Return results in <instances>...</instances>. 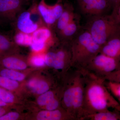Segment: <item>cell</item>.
Wrapping results in <instances>:
<instances>
[{
    "mask_svg": "<svg viewBox=\"0 0 120 120\" xmlns=\"http://www.w3.org/2000/svg\"><path fill=\"white\" fill-rule=\"evenodd\" d=\"M83 69L85 77L83 120L88 114L110 109L120 112V104L107 89L103 78Z\"/></svg>",
    "mask_w": 120,
    "mask_h": 120,
    "instance_id": "6da1fadb",
    "label": "cell"
},
{
    "mask_svg": "<svg viewBox=\"0 0 120 120\" xmlns=\"http://www.w3.org/2000/svg\"><path fill=\"white\" fill-rule=\"evenodd\" d=\"M69 86L63 94V102L68 113L75 120H82L84 116V94L85 77L83 69L74 68Z\"/></svg>",
    "mask_w": 120,
    "mask_h": 120,
    "instance_id": "7a4b0ae2",
    "label": "cell"
},
{
    "mask_svg": "<svg viewBox=\"0 0 120 120\" xmlns=\"http://www.w3.org/2000/svg\"><path fill=\"white\" fill-rule=\"evenodd\" d=\"M71 67L84 68L100 53L101 46L95 41L88 31L80 30L70 42Z\"/></svg>",
    "mask_w": 120,
    "mask_h": 120,
    "instance_id": "3957f363",
    "label": "cell"
},
{
    "mask_svg": "<svg viewBox=\"0 0 120 120\" xmlns=\"http://www.w3.org/2000/svg\"><path fill=\"white\" fill-rule=\"evenodd\" d=\"M101 47L120 33V23L112 13L90 17L84 27Z\"/></svg>",
    "mask_w": 120,
    "mask_h": 120,
    "instance_id": "277c9868",
    "label": "cell"
},
{
    "mask_svg": "<svg viewBox=\"0 0 120 120\" xmlns=\"http://www.w3.org/2000/svg\"><path fill=\"white\" fill-rule=\"evenodd\" d=\"M120 68V59L99 53L95 56L85 68L90 72L102 77Z\"/></svg>",
    "mask_w": 120,
    "mask_h": 120,
    "instance_id": "5b68a950",
    "label": "cell"
},
{
    "mask_svg": "<svg viewBox=\"0 0 120 120\" xmlns=\"http://www.w3.org/2000/svg\"><path fill=\"white\" fill-rule=\"evenodd\" d=\"M81 12L90 17L107 14L112 10L108 0H77Z\"/></svg>",
    "mask_w": 120,
    "mask_h": 120,
    "instance_id": "8992f818",
    "label": "cell"
},
{
    "mask_svg": "<svg viewBox=\"0 0 120 120\" xmlns=\"http://www.w3.org/2000/svg\"><path fill=\"white\" fill-rule=\"evenodd\" d=\"M45 62L47 66L56 70L64 69L67 64L71 67V45L67 49H61L55 52H48L45 55Z\"/></svg>",
    "mask_w": 120,
    "mask_h": 120,
    "instance_id": "52a82bcc",
    "label": "cell"
},
{
    "mask_svg": "<svg viewBox=\"0 0 120 120\" xmlns=\"http://www.w3.org/2000/svg\"><path fill=\"white\" fill-rule=\"evenodd\" d=\"M64 5L61 2L52 5H45L39 3L38 8L46 26L53 30L54 26L62 14Z\"/></svg>",
    "mask_w": 120,
    "mask_h": 120,
    "instance_id": "ba28073f",
    "label": "cell"
},
{
    "mask_svg": "<svg viewBox=\"0 0 120 120\" xmlns=\"http://www.w3.org/2000/svg\"><path fill=\"white\" fill-rule=\"evenodd\" d=\"M26 0H0V19L15 21Z\"/></svg>",
    "mask_w": 120,
    "mask_h": 120,
    "instance_id": "9c48e42d",
    "label": "cell"
},
{
    "mask_svg": "<svg viewBox=\"0 0 120 120\" xmlns=\"http://www.w3.org/2000/svg\"><path fill=\"white\" fill-rule=\"evenodd\" d=\"M15 22L16 31L26 34H32L39 28L32 21L28 9L21 11L17 15Z\"/></svg>",
    "mask_w": 120,
    "mask_h": 120,
    "instance_id": "30bf717a",
    "label": "cell"
},
{
    "mask_svg": "<svg viewBox=\"0 0 120 120\" xmlns=\"http://www.w3.org/2000/svg\"><path fill=\"white\" fill-rule=\"evenodd\" d=\"M79 19L77 16L63 30L57 34V37L61 42L70 43L82 30Z\"/></svg>",
    "mask_w": 120,
    "mask_h": 120,
    "instance_id": "8fae6325",
    "label": "cell"
},
{
    "mask_svg": "<svg viewBox=\"0 0 120 120\" xmlns=\"http://www.w3.org/2000/svg\"><path fill=\"white\" fill-rule=\"evenodd\" d=\"M100 53L120 59V33L110 38L101 46Z\"/></svg>",
    "mask_w": 120,
    "mask_h": 120,
    "instance_id": "7c38bea8",
    "label": "cell"
},
{
    "mask_svg": "<svg viewBox=\"0 0 120 120\" xmlns=\"http://www.w3.org/2000/svg\"><path fill=\"white\" fill-rule=\"evenodd\" d=\"M77 16L71 5L68 4H65L62 14L54 26V31L56 34H58L71 22Z\"/></svg>",
    "mask_w": 120,
    "mask_h": 120,
    "instance_id": "4fadbf2b",
    "label": "cell"
},
{
    "mask_svg": "<svg viewBox=\"0 0 120 120\" xmlns=\"http://www.w3.org/2000/svg\"><path fill=\"white\" fill-rule=\"evenodd\" d=\"M53 30L47 27L44 26L39 27L31 34L33 42H41L46 44L51 42L54 39L57 38L55 37Z\"/></svg>",
    "mask_w": 120,
    "mask_h": 120,
    "instance_id": "5bb4252c",
    "label": "cell"
},
{
    "mask_svg": "<svg viewBox=\"0 0 120 120\" xmlns=\"http://www.w3.org/2000/svg\"><path fill=\"white\" fill-rule=\"evenodd\" d=\"M0 63L5 68L9 69L24 70L27 67L23 60L11 53L0 56Z\"/></svg>",
    "mask_w": 120,
    "mask_h": 120,
    "instance_id": "9a60e30c",
    "label": "cell"
},
{
    "mask_svg": "<svg viewBox=\"0 0 120 120\" xmlns=\"http://www.w3.org/2000/svg\"><path fill=\"white\" fill-rule=\"evenodd\" d=\"M83 120H120V112L114 110H109L88 114L84 118Z\"/></svg>",
    "mask_w": 120,
    "mask_h": 120,
    "instance_id": "2e32d148",
    "label": "cell"
},
{
    "mask_svg": "<svg viewBox=\"0 0 120 120\" xmlns=\"http://www.w3.org/2000/svg\"><path fill=\"white\" fill-rule=\"evenodd\" d=\"M11 37L0 33V56L11 53L16 43Z\"/></svg>",
    "mask_w": 120,
    "mask_h": 120,
    "instance_id": "e0dca14e",
    "label": "cell"
},
{
    "mask_svg": "<svg viewBox=\"0 0 120 120\" xmlns=\"http://www.w3.org/2000/svg\"><path fill=\"white\" fill-rule=\"evenodd\" d=\"M63 116L60 110L42 111L37 115V119L39 120H61Z\"/></svg>",
    "mask_w": 120,
    "mask_h": 120,
    "instance_id": "ac0fdd59",
    "label": "cell"
},
{
    "mask_svg": "<svg viewBox=\"0 0 120 120\" xmlns=\"http://www.w3.org/2000/svg\"><path fill=\"white\" fill-rule=\"evenodd\" d=\"M28 9L30 12V16L32 21L38 25L39 27L47 26L39 11L38 4L36 2L33 3Z\"/></svg>",
    "mask_w": 120,
    "mask_h": 120,
    "instance_id": "d6986e66",
    "label": "cell"
},
{
    "mask_svg": "<svg viewBox=\"0 0 120 120\" xmlns=\"http://www.w3.org/2000/svg\"><path fill=\"white\" fill-rule=\"evenodd\" d=\"M28 86L35 93L42 94L47 92L49 89V86L46 82L36 79H31L28 83Z\"/></svg>",
    "mask_w": 120,
    "mask_h": 120,
    "instance_id": "ffe728a7",
    "label": "cell"
},
{
    "mask_svg": "<svg viewBox=\"0 0 120 120\" xmlns=\"http://www.w3.org/2000/svg\"><path fill=\"white\" fill-rule=\"evenodd\" d=\"M13 39L16 45H21L30 46L33 42L31 34H26L17 31H16Z\"/></svg>",
    "mask_w": 120,
    "mask_h": 120,
    "instance_id": "44dd1931",
    "label": "cell"
},
{
    "mask_svg": "<svg viewBox=\"0 0 120 120\" xmlns=\"http://www.w3.org/2000/svg\"><path fill=\"white\" fill-rule=\"evenodd\" d=\"M0 75L16 81H22L25 78L24 75L22 73L8 68L1 70Z\"/></svg>",
    "mask_w": 120,
    "mask_h": 120,
    "instance_id": "7402d4cb",
    "label": "cell"
},
{
    "mask_svg": "<svg viewBox=\"0 0 120 120\" xmlns=\"http://www.w3.org/2000/svg\"><path fill=\"white\" fill-rule=\"evenodd\" d=\"M105 85L120 106V83L105 80Z\"/></svg>",
    "mask_w": 120,
    "mask_h": 120,
    "instance_id": "603a6c76",
    "label": "cell"
},
{
    "mask_svg": "<svg viewBox=\"0 0 120 120\" xmlns=\"http://www.w3.org/2000/svg\"><path fill=\"white\" fill-rule=\"evenodd\" d=\"M19 83L16 81L0 75V87L9 90H13L17 88Z\"/></svg>",
    "mask_w": 120,
    "mask_h": 120,
    "instance_id": "cb8c5ba5",
    "label": "cell"
},
{
    "mask_svg": "<svg viewBox=\"0 0 120 120\" xmlns=\"http://www.w3.org/2000/svg\"><path fill=\"white\" fill-rule=\"evenodd\" d=\"M55 98L54 93L52 91H47L41 94L37 100L38 104L40 106L46 105L49 102Z\"/></svg>",
    "mask_w": 120,
    "mask_h": 120,
    "instance_id": "d4e9b609",
    "label": "cell"
},
{
    "mask_svg": "<svg viewBox=\"0 0 120 120\" xmlns=\"http://www.w3.org/2000/svg\"><path fill=\"white\" fill-rule=\"evenodd\" d=\"M0 98L7 104L13 103L15 97L11 92L0 87Z\"/></svg>",
    "mask_w": 120,
    "mask_h": 120,
    "instance_id": "484cf974",
    "label": "cell"
},
{
    "mask_svg": "<svg viewBox=\"0 0 120 120\" xmlns=\"http://www.w3.org/2000/svg\"><path fill=\"white\" fill-rule=\"evenodd\" d=\"M103 78L106 81L120 83V68L109 73Z\"/></svg>",
    "mask_w": 120,
    "mask_h": 120,
    "instance_id": "4316f807",
    "label": "cell"
},
{
    "mask_svg": "<svg viewBox=\"0 0 120 120\" xmlns=\"http://www.w3.org/2000/svg\"><path fill=\"white\" fill-rule=\"evenodd\" d=\"M31 62L32 64L37 67H41L45 65V56L41 55H35L31 58Z\"/></svg>",
    "mask_w": 120,
    "mask_h": 120,
    "instance_id": "83f0119b",
    "label": "cell"
},
{
    "mask_svg": "<svg viewBox=\"0 0 120 120\" xmlns=\"http://www.w3.org/2000/svg\"><path fill=\"white\" fill-rule=\"evenodd\" d=\"M19 115L16 112H11L5 114L0 117V120H15L19 118Z\"/></svg>",
    "mask_w": 120,
    "mask_h": 120,
    "instance_id": "f1b7e54d",
    "label": "cell"
},
{
    "mask_svg": "<svg viewBox=\"0 0 120 120\" xmlns=\"http://www.w3.org/2000/svg\"><path fill=\"white\" fill-rule=\"evenodd\" d=\"M60 105L59 101L56 98H54L46 105L48 110H53L57 109Z\"/></svg>",
    "mask_w": 120,
    "mask_h": 120,
    "instance_id": "f546056e",
    "label": "cell"
},
{
    "mask_svg": "<svg viewBox=\"0 0 120 120\" xmlns=\"http://www.w3.org/2000/svg\"><path fill=\"white\" fill-rule=\"evenodd\" d=\"M46 44L41 42H33L30 46L32 50L35 52H40L43 50Z\"/></svg>",
    "mask_w": 120,
    "mask_h": 120,
    "instance_id": "4dcf8cb0",
    "label": "cell"
},
{
    "mask_svg": "<svg viewBox=\"0 0 120 120\" xmlns=\"http://www.w3.org/2000/svg\"><path fill=\"white\" fill-rule=\"evenodd\" d=\"M112 13L113 14L120 23V4L116 8L113 9Z\"/></svg>",
    "mask_w": 120,
    "mask_h": 120,
    "instance_id": "1f68e13d",
    "label": "cell"
},
{
    "mask_svg": "<svg viewBox=\"0 0 120 120\" xmlns=\"http://www.w3.org/2000/svg\"><path fill=\"white\" fill-rule=\"evenodd\" d=\"M108 0L109 1L110 4L112 6V10L120 4V0Z\"/></svg>",
    "mask_w": 120,
    "mask_h": 120,
    "instance_id": "d6a6232c",
    "label": "cell"
},
{
    "mask_svg": "<svg viewBox=\"0 0 120 120\" xmlns=\"http://www.w3.org/2000/svg\"><path fill=\"white\" fill-rule=\"evenodd\" d=\"M2 107H0V117L5 114L6 113V110Z\"/></svg>",
    "mask_w": 120,
    "mask_h": 120,
    "instance_id": "836d02e7",
    "label": "cell"
},
{
    "mask_svg": "<svg viewBox=\"0 0 120 120\" xmlns=\"http://www.w3.org/2000/svg\"><path fill=\"white\" fill-rule=\"evenodd\" d=\"M7 105H8V104L7 103L4 102L0 98V107H4V106H7Z\"/></svg>",
    "mask_w": 120,
    "mask_h": 120,
    "instance_id": "e575fe53",
    "label": "cell"
}]
</instances>
